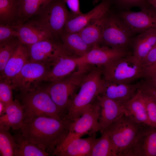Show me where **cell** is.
Returning <instances> with one entry per match:
<instances>
[{
    "label": "cell",
    "instance_id": "obj_16",
    "mask_svg": "<svg viewBox=\"0 0 156 156\" xmlns=\"http://www.w3.org/2000/svg\"><path fill=\"white\" fill-rule=\"evenodd\" d=\"M131 53L132 52L95 44L85 55L78 59L80 64L103 66L116 58Z\"/></svg>",
    "mask_w": 156,
    "mask_h": 156
},
{
    "label": "cell",
    "instance_id": "obj_2",
    "mask_svg": "<svg viewBox=\"0 0 156 156\" xmlns=\"http://www.w3.org/2000/svg\"><path fill=\"white\" fill-rule=\"evenodd\" d=\"M94 66L80 64L77 69L70 75L51 82L43 88L65 116H66L73 100L83 80Z\"/></svg>",
    "mask_w": 156,
    "mask_h": 156
},
{
    "label": "cell",
    "instance_id": "obj_42",
    "mask_svg": "<svg viewBox=\"0 0 156 156\" xmlns=\"http://www.w3.org/2000/svg\"><path fill=\"white\" fill-rule=\"evenodd\" d=\"M6 106L2 102L0 101V115L4 114L5 112Z\"/></svg>",
    "mask_w": 156,
    "mask_h": 156
},
{
    "label": "cell",
    "instance_id": "obj_31",
    "mask_svg": "<svg viewBox=\"0 0 156 156\" xmlns=\"http://www.w3.org/2000/svg\"><path fill=\"white\" fill-rule=\"evenodd\" d=\"M9 127L0 125V153L1 156H14L16 142Z\"/></svg>",
    "mask_w": 156,
    "mask_h": 156
},
{
    "label": "cell",
    "instance_id": "obj_9",
    "mask_svg": "<svg viewBox=\"0 0 156 156\" xmlns=\"http://www.w3.org/2000/svg\"><path fill=\"white\" fill-rule=\"evenodd\" d=\"M99 106L97 97L84 111L81 116L72 123L69 133L63 142L54 153L65 147L73 140L90 133L94 134L99 131Z\"/></svg>",
    "mask_w": 156,
    "mask_h": 156
},
{
    "label": "cell",
    "instance_id": "obj_19",
    "mask_svg": "<svg viewBox=\"0 0 156 156\" xmlns=\"http://www.w3.org/2000/svg\"><path fill=\"white\" fill-rule=\"evenodd\" d=\"M103 81V89L100 94L114 101L122 106L132 99L139 90L138 83L127 84Z\"/></svg>",
    "mask_w": 156,
    "mask_h": 156
},
{
    "label": "cell",
    "instance_id": "obj_10",
    "mask_svg": "<svg viewBox=\"0 0 156 156\" xmlns=\"http://www.w3.org/2000/svg\"><path fill=\"white\" fill-rule=\"evenodd\" d=\"M49 68L46 63L29 61L11 80L13 89L24 93L36 89L38 83L44 80Z\"/></svg>",
    "mask_w": 156,
    "mask_h": 156
},
{
    "label": "cell",
    "instance_id": "obj_1",
    "mask_svg": "<svg viewBox=\"0 0 156 156\" xmlns=\"http://www.w3.org/2000/svg\"><path fill=\"white\" fill-rule=\"evenodd\" d=\"M73 121L40 116L26 118L18 130L27 140L51 155L64 141Z\"/></svg>",
    "mask_w": 156,
    "mask_h": 156
},
{
    "label": "cell",
    "instance_id": "obj_37",
    "mask_svg": "<svg viewBox=\"0 0 156 156\" xmlns=\"http://www.w3.org/2000/svg\"><path fill=\"white\" fill-rule=\"evenodd\" d=\"M137 83L139 89L150 96L156 101V88L149 85L144 79L142 80Z\"/></svg>",
    "mask_w": 156,
    "mask_h": 156
},
{
    "label": "cell",
    "instance_id": "obj_11",
    "mask_svg": "<svg viewBox=\"0 0 156 156\" xmlns=\"http://www.w3.org/2000/svg\"><path fill=\"white\" fill-rule=\"evenodd\" d=\"M117 13L135 36L149 28H156V9L151 5L139 12L119 10Z\"/></svg>",
    "mask_w": 156,
    "mask_h": 156
},
{
    "label": "cell",
    "instance_id": "obj_44",
    "mask_svg": "<svg viewBox=\"0 0 156 156\" xmlns=\"http://www.w3.org/2000/svg\"><path fill=\"white\" fill-rule=\"evenodd\" d=\"M102 0H93V3L95 4L98 3L100 1H101Z\"/></svg>",
    "mask_w": 156,
    "mask_h": 156
},
{
    "label": "cell",
    "instance_id": "obj_8",
    "mask_svg": "<svg viewBox=\"0 0 156 156\" xmlns=\"http://www.w3.org/2000/svg\"><path fill=\"white\" fill-rule=\"evenodd\" d=\"M71 17L63 0H51L31 18L38 22L60 41V36Z\"/></svg>",
    "mask_w": 156,
    "mask_h": 156
},
{
    "label": "cell",
    "instance_id": "obj_18",
    "mask_svg": "<svg viewBox=\"0 0 156 156\" xmlns=\"http://www.w3.org/2000/svg\"><path fill=\"white\" fill-rule=\"evenodd\" d=\"M128 156H156V129L143 124Z\"/></svg>",
    "mask_w": 156,
    "mask_h": 156
},
{
    "label": "cell",
    "instance_id": "obj_38",
    "mask_svg": "<svg viewBox=\"0 0 156 156\" xmlns=\"http://www.w3.org/2000/svg\"><path fill=\"white\" fill-rule=\"evenodd\" d=\"M141 62L145 68L156 62V44L142 60Z\"/></svg>",
    "mask_w": 156,
    "mask_h": 156
},
{
    "label": "cell",
    "instance_id": "obj_17",
    "mask_svg": "<svg viewBox=\"0 0 156 156\" xmlns=\"http://www.w3.org/2000/svg\"><path fill=\"white\" fill-rule=\"evenodd\" d=\"M97 99L99 106V130L101 133L125 112L123 106L104 96L99 94Z\"/></svg>",
    "mask_w": 156,
    "mask_h": 156
},
{
    "label": "cell",
    "instance_id": "obj_43",
    "mask_svg": "<svg viewBox=\"0 0 156 156\" xmlns=\"http://www.w3.org/2000/svg\"><path fill=\"white\" fill-rule=\"evenodd\" d=\"M148 3L156 9V0H146Z\"/></svg>",
    "mask_w": 156,
    "mask_h": 156
},
{
    "label": "cell",
    "instance_id": "obj_7",
    "mask_svg": "<svg viewBox=\"0 0 156 156\" xmlns=\"http://www.w3.org/2000/svg\"><path fill=\"white\" fill-rule=\"evenodd\" d=\"M117 13L108 12L100 44L114 49L132 52V39L135 36Z\"/></svg>",
    "mask_w": 156,
    "mask_h": 156
},
{
    "label": "cell",
    "instance_id": "obj_22",
    "mask_svg": "<svg viewBox=\"0 0 156 156\" xmlns=\"http://www.w3.org/2000/svg\"><path fill=\"white\" fill-rule=\"evenodd\" d=\"M60 40L64 49L76 57L83 56L92 48L83 40L79 32H68L64 31L60 36Z\"/></svg>",
    "mask_w": 156,
    "mask_h": 156
},
{
    "label": "cell",
    "instance_id": "obj_15",
    "mask_svg": "<svg viewBox=\"0 0 156 156\" xmlns=\"http://www.w3.org/2000/svg\"><path fill=\"white\" fill-rule=\"evenodd\" d=\"M11 26L17 31L20 42L25 45L31 44L43 40L55 39L48 30L32 18Z\"/></svg>",
    "mask_w": 156,
    "mask_h": 156
},
{
    "label": "cell",
    "instance_id": "obj_41",
    "mask_svg": "<svg viewBox=\"0 0 156 156\" xmlns=\"http://www.w3.org/2000/svg\"><path fill=\"white\" fill-rule=\"evenodd\" d=\"M144 80L149 85L156 88V76Z\"/></svg>",
    "mask_w": 156,
    "mask_h": 156
},
{
    "label": "cell",
    "instance_id": "obj_27",
    "mask_svg": "<svg viewBox=\"0 0 156 156\" xmlns=\"http://www.w3.org/2000/svg\"><path fill=\"white\" fill-rule=\"evenodd\" d=\"M51 0H19L16 24L25 22L36 16Z\"/></svg>",
    "mask_w": 156,
    "mask_h": 156
},
{
    "label": "cell",
    "instance_id": "obj_20",
    "mask_svg": "<svg viewBox=\"0 0 156 156\" xmlns=\"http://www.w3.org/2000/svg\"><path fill=\"white\" fill-rule=\"evenodd\" d=\"M29 61L27 49L25 45L20 42L7 62L1 74L0 78L11 81Z\"/></svg>",
    "mask_w": 156,
    "mask_h": 156
},
{
    "label": "cell",
    "instance_id": "obj_14",
    "mask_svg": "<svg viewBox=\"0 0 156 156\" xmlns=\"http://www.w3.org/2000/svg\"><path fill=\"white\" fill-rule=\"evenodd\" d=\"M112 0H103L88 12L73 16L67 21L64 31L68 32H79L96 19L102 16L110 10Z\"/></svg>",
    "mask_w": 156,
    "mask_h": 156
},
{
    "label": "cell",
    "instance_id": "obj_21",
    "mask_svg": "<svg viewBox=\"0 0 156 156\" xmlns=\"http://www.w3.org/2000/svg\"><path fill=\"white\" fill-rule=\"evenodd\" d=\"M156 44V28H149L133 38L132 54L141 61Z\"/></svg>",
    "mask_w": 156,
    "mask_h": 156
},
{
    "label": "cell",
    "instance_id": "obj_13",
    "mask_svg": "<svg viewBox=\"0 0 156 156\" xmlns=\"http://www.w3.org/2000/svg\"><path fill=\"white\" fill-rule=\"evenodd\" d=\"M78 57L67 51L57 56L49 65V69L44 81L51 83L64 79L74 72L80 64Z\"/></svg>",
    "mask_w": 156,
    "mask_h": 156
},
{
    "label": "cell",
    "instance_id": "obj_28",
    "mask_svg": "<svg viewBox=\"0 0 156 156\" xmlns=\"http://www.w3.org/2000/svg\"><path fill=\"white\" fill-rule=\"evenodd\" d=\"M18 132V133L13 135L16 144L14 156L51 155L36 144L26 140Z\"/></svg>",
    "mask_w": 156,
    "mask_h": 156
},
{
    "label": "cell",
    "instance_id": "obj_32",
    "mask_svg": "<svg viewBox=\"0 0 156 156\" xmlns=\"http://www.w3.org/2000/svg\"><path fill=\"white\" fill-rule=\"evenodd\" d=\"M18 38L0 43V72L1 74L7 62L20 42Z\"/></svg>",
    "mask_w": 156,
    "mask_h": 156
},
{
    "label": "cell",
    "instance_id": "obj_3",
    "mask_svg": "<svg viewBox=\"0 0 156 156\" xmlns=\"http://www.w3.org/2000/svg\"><path fill=\"white\" fill-rule=\"evenodd\" d=\"M103 87L102 67L94 66L84 78L75 96L66 118L73 121L79 118L97 96L102 93Z\"/></svg>",
    "mask_w": 156,
    "mask_h": 156
},
{
    "label": "cell",
    "instance_id": "obj_24",
    "mask_svg": "<svg viewBox=\"0 0 156 156\" xmlns=\"http://www.w3.org/2000/svg\"><path fill=\"white\" fill-rule=\"evenodd\" d=\"M125 114L136 122L150 125L142 92L139 89L135 96L123 106Z\"/></svg>",
    "mask_w": 156,
    "mask_h": 156
},
{
    "label": "cell",
    "instance_id": "obj_39",
    "mask_svg": "<svg viewBox=\"0 0 156 156\" xmlns=\"http://www.w3.org/2000/svg\"><path fill=\"white\" fill-rule=\"evenodd\" d=\"M73 16H77L82 13L81 12L79 0H63Z\"/></svg>",
    "mask_w": 156,
    "mask_h": 156
},
{
    "label": "cell",
    "instance_id": "obj_35",
    "mask_svg": "<svg viewBox=\"0 0 156 156\" xmlns=\"http://www.w3.org/2000/svg\"><path fill=\"white\" fill-rule=\"evenodd\" d=\"M13 87L11 82L0 78V101L6 106L13 100Z\"/></svg>",
    "mask_w": 156,
    "mask_h": 156
},
{
    "label": "cell",
    "instance_id": "obj_5",
    "mask_svg": "<svg viewBox=\"0 0 156 156\" xmlns=\"http://www.w3.org/2000/svg\"><path fill=\"white\" fill-rule=\"evenodd\" d=\"M143 124L136 122L125 113L105 130L114 145L116 156H128Z\"/></svg>",
    "mask_w": 156,
    "mask_h": 156
},
{
    "label": "cell",
    "instance_id": "obj_40",
    "mask_svg": "<svg viewBox=\"0 0 156 156\" xmlns=\"http://www.w3.org/2000/svg\"><path fill=\"white\" fill-rule=\"evenodd\" d=\"M156 76V62L145 68L143 78L146 79Z\"/></svg>",
    "mask_w": 156,
    "mask_h": 156
},
{
    "label": "cell",
    "instance_id": "obj_23",
    "mask_svg": "<svg viewBox=\"0 0 156 156\" xmlns=\"http://www.w3.org/2000/svg\"><path fill=\"white\" fill-rule=\"evenodd\" d=\"M96 136V133L87 138L76 139L64 148L55 152L53 155L90 156Z\"/></svg>",
    "mask_w": 156,
    "mask_h": 156
},
{
    "label": "cell",
    "instance_id": "obj_34",
    "mask_svg": "<svg viewBox=\"0 0 156 156\" xmlns=\"http://www.w3.org/2000/svg\"><path fill=\"white\" fill-rule=\"evenodd\" d=\"M142 92L150 125L156 129V101L149 95Z\"/></svg>",
    "mask_w": 156,
    "mask_h": 156
},
{
    "label": "cell",
    "instance_id": "obj_12",
    "mask_svg": "<svg viewBox=\"0 0 156 156\" xmlns=\"http://www.w3.org/2000/svg\"><path fill=\"white\" fill-rule=\"evenodd\" d=\"M25 45L27 49L29 61L44 63L49 65L58 55L66 51L60 42L55 39L43 40Z\"/></svg>",
    "mask_w": 156,
    "mask_h": 156
},
{
    "label": "cell",
    "instance_id": "obj_26",
    "mask_svg": "<svg viewBox=\"0 0 156 156\" xmlns=\"http://www.w3.org/2000/svg\"><path fill=\"white\" fill-rule=\"evenodd\" d=\"M109 12L91 22L79 32L83 40L91 47L95 44L100 45Z\"/></svg>",
    "mask_w": 156,
    "mask_h": 156
},
{
    "label": "cell",
    "instance_id": "obj_25",
    "mask_svg": "<svg viewBox=\"0 0 156 156\" xmlns=\"http://www.w3.org/2000/svg\"><path fill=\"white\" fill-rule=\"evenodd\" d=\"M24 117L23 106L19 101L16 99L7 105L5 113L0 116V125L17 131L23 125Z\"/></svg>",
    "mask_w": 156,
    "mask_h": 156
},
{
    "label": "cell",
    "instance_id": "obj_33",
    "mask_svg": "<svg viewBox=\"0 0 156 156\" xmlns=\"http://www.w3.org/2000/svg\"><path fill=\"white\" fill-rule=\"evenodd\" d=\"M114 5L119 10H130L135 7L141 10L146 9L151 6L146 0H112Z\"/></svg>",
    "mask_w": 156,
    "mask_h": 156
},
{
    "label": "cell",
    "instance_id": "obj_36",
    "mask_svg": "<svg viewBox=\"0 0 156 156\" xmlns=\"http://www.w3.org/2000/svg\"><path fill=\"white\" fill-rule=\"evenodd\" d=\"M18 38L17 31L11 26L0 24V43Z\"/></svg>",
    "mask_w": 156,
    "mask_h": 156
},
{
    "label": "cell",
    "instance_id": "obj_29",
    "mask_svg": "<svg viewBox=\"0 0 156 156\" xmlns=\"http://www.w3.org/2000/svg\"><path fill=\"white\" fill-rule=\"evenodd\" d=\"M19 0H0V24L12 26L17 23Z\"/></svg>",
    "mask_w": 156,
    "mask_h": 156
},
{
    "label": "cell",
    "instance_id": "obj_30",
    "mask_svg": "<svg viewBox=\"0 0 156 156\" xmlns=\"http://www.w3.org/2000/svg\"><path fill=\"white\" fill-rule=\"evenodd\" d=\"M96 138L90 156H116V151L110 137L106 130Z\"/></svg>",
    "mask_w": 156,
    "mask_h": 156
},
{
    "label": "cell",
    "instance_id": "obj_4",
    "mask_svg": "<svg viewBox=\"0 0 156 156\" xmlns=\"http://www.w3.org/2000/svg\"><path fill=\"white\" fill-rule=\"evenodd\" d=\"M102 67L104 80L127 84L143 78L145 68L132 53L116 58Z\"/></svg>",
    "mask_w": 156,
    "mask_h": 156
},
{
    "label": "cell",
    "instance_id": "obj_6",
    "mask_svg": "<svg viewBox=\"0 0 156 156\" xmlns=\"http://www.w3.org/2000/svg\"><path fill=\"white\" fill-rule=\"evenodd\" d=\"M21 103L24 109V119L40 116L58 119H66L49 94L43 88H37L21 93Z\"/></svg>",
    "mask_w": 156,
    "mask_h": 156
}]
</instances>
